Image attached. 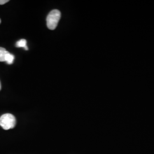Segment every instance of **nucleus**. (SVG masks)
Instances as JSON below:
<instances>
[{"label":"nucleus","mask_w":154,"mask_h":154,"mask_svg":"<svg viewBox=\"0 0 154 154\" xmlns=\"http://www.w3.org/2000/svg\"><path fill=\"white\" fill-rule=\"evenodd\" d=\"M16 125V118L11 114H5L0 117V126L5 130L13 128Z\"/></svg>","instance_id":"nucleus-1"},{"label":"nucleus","mask_w":154,"mask_h":154,"mask_svg":"<svg viewBox=\"0 0 154 154\" xmlns=\"http://www.w3.org/2000/svg\"><path fill=\"white\" fill-rule=\"evenodd\" d=\"M61 18V12L58 10H53L50 12L47 17V26L50 30H54L57 28Z\"/></svg>","instance_id":"nucleus-2"},{"label":"nucleus","mask_w":154,"mask_h":154,"mask_svg":"<svg viewBox=\"0 0 154 154\" xmlns=\"http://www.w3.org/2000/svg\"><path fill=\"white\" fill-rule=\"evenodd\" d=\"M16 47L17 48H23L26 50H28V48L26 45V41L25 39H22L17 42Z\"/></svg>","instance_id":"nucleus-3"},{"label":"nucleus","mask_w":154,"mask_h":154,"mask_svg":"<svg viewBox=\"0 0 154 154\" xmlns=\"http://www.w3.org/2000/svg\"><path fill=\"white\" fill-rule=\"evenodd\" d=\"M14 60V56L11 54L9 52H8V53L6 54L5 56V62L9 65H11L13 63Z\"/></svg>","instance_id":"nucleus-4"},{"label":"nucleus","mask_w":154,"mask_h":154,"mask_svg":"<svg viewBox=\"0 0 154 154\" xmlns=\"http://www.w3.org/2000/svg\"><path fill=\"white\" fill-rule=\"evenodd\" d=\"M8 52L5 48L0 47V62H5V56Z\"/></svg>","instance_id":"nucleus-5"},{"label":"nucleus","mask_w":154,"mask_h":154,"mask_svg":"<svg viewBox=\"0 0 154 154\" xmlns=\"http://www.w3.org/2000/svg\"><path fill=\"white\" fill-rule=\"evenodd\" d=\"M8 2L9 0H0V5H4Z\"/></svg>","instance_id":"nucleus-6"},{"label":"nucleus","mask_w":154,"mask_h":154,"mask_svg":"<svg viewBox=\"0 0 154 154\" xmlns=\"http://www.w3.org/2000/svg\"><path fill=\"white\" fill-rule=\"evenodd\" d=\"M1 82H0V90H1Z\"/></svg>","instance_id":"nucleus-7"},{"label":"nucleus","mask_w":154,"mask_h":154,"mask_svg":"<svg viewBox=\"0 0 154 154\" xmlns=\"http://www.w3.org/2000/svg\"><path fill=\"white\" fill-rule=\"evenodd\" d=\"M1 19H0V23H1Z\"/></svg>","instance_id":"nucleus-8"}]
</instances>
